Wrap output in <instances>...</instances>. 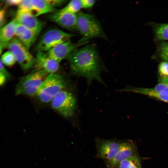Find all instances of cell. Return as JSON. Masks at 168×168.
Instances as JSON below:
<instances>
[{
    "label": "cell",
    "instance_id": "cell-1",
    "mask_svg": "<svg viewBox=\"0 0 168 168\" xmlns=\"http://www.w3.org/2000/svg\"><path fill=\"white\" fill-rule=\"evenodd\" d=\"M66 59L72 73L85 77L88 86L94 80L105 85L101 73L107 70L94 44H86L82 47L77 49Z\"/></svg>",
    "mask_w": 168,
    "mask_h": 168
},
{
    "label": "cell",
    "instance_id": "cell-2",
    "mask_svg": "<svg viewBox=\"0 0 168 168\" xmlns=\"http://www.w3.org/2000/svg\"><path fill=\"white\" fill-rule=\"evenodd\" d=\"M77 15L76 29L82 36L79 42H87L92 38L105 37L100 22L93 15L79 12Z\"/></svg>",
    "mask_w": 168,
    "mask_h": 168
},
{
    "label": "cell",
    "instance_id": "cell-3",
    "mask_svg": "<svg viewBox=\"0 0 168 168\" xmlns=\"http://www.w3.org/2000/svg\"><path fill=\"white\" fill-rule=\"evenodd\" d=\"M66 85V82L61 75L49 74L40 86L36 95L42 102H49Z\"/></svg>",
    "mask_w": 168,
    "mask_h": 168
},
{
    "label": "cell",
    "instance_id": "cell-4",
    "mask_svg": "<svg viewBox=\"0 0 168 168\" xmlns=\"http://www.w3.org/2000/svg\"><path fill=\"white\" fill-rule=\"evenodd\" d=\"M48 74L41 70L34 71L22 77L16 86V94L30 96L36 95L39 88Z\"/></svg>",
    "mask_w": 168,
    "mask_h": 168
},
{
    "label": "cell",
    "instance_id": "cell-5",
    "mask_svg": "<svg viewBox=\"0 0 168 168\" xmlns=\"http://www.w3.org/2000/svg\"><path fill=\"white\" fill-rule=\"evenodd\" d=\"M53 109L65 117L72 116L76 110L77 100L71 92L64 89L59 91L51 101Z\"/></svg>",
    "mask_w": 168,
    "mask_h": 168
},
{
    "label": "cell",
    "instance_id": "cell-6",
    "mask_svg": "<svg viewBox=\"0 0 168 168\" xmlns=\"http://www.w3.org/2000/svg\"><path fill=\"white\" fill-rule=\"evenodd\" d=\"M75 35L53 28L47 30L42 35L36 46L37 51H48L57 45L71 39Z\"/></svg>",
    "mask_w": 168,
    "mask_h": 168
},
{
    "label": "cell",
    "instance_id": "cell-7",
    "mask_svg": "<svg viewBox=\"0 0 168 168\" xmlns=\"http://www.w3.org/2000/svg\"><path fill=\"white\" fill-rule=\"evenodd\" d=\"M7 47L13 54L16 61L23 70H27L34 67L35 57L16 37L13 38Z\"/></svg>",
    "mask_w": 168,
    "mask_h": 168
},
{
    "label": "cell",
    "instance_id": "cell-8",
    "mask_svg": "<svg viewBox=\"0 0 168 168\" xmlns=\"http://www.w3.org/2000/svg\"><path fill=\"white\" fill-rule=\"evenodd\" d=\"M123 141L114 139L96 138V142L97 156L102 159L106 165L114 157Z\"/></svg>",
    "mask_w": 168,
    "mask_h": 168
},
{
    "label": "cell",
    "instance_id": "cell-9",
    "mask_svg": "<svg viewBox=\"0 0 168 168\" xmlns=\"http://www.w3.org/2000/svg\"><path fill=\"white\" fill-rule=\"evenodd\" d=\"M88 42L78 41L75 43L70 39L50 49L47 53L51 58L60 63L63 59H67L75 50Z\"/></svg>",
    "mask_w": 168,
    "mask_h": 168
},
{
    "label": "cell",
    "instance_id": "cell-10",
    "mask_svg": "<svg viewBox=\"0 0 168 168\" xmlns=\"http://www.w3.org/2000/svg\"><path fill=\"white\" fill-rule=\"evenodd\" d=\"M138 155L137 147L134 142L130 140L123 141L114 157L106 165V167L114 168L122 161Z\"/></svg>",
    "mask_w": 168,
    "mask_h": 168
},
{
    "label": "cell",
    "instance_id": "cell-11",
    "mask_svg": "<svg viewBox=\"0 0 168 168\" xmlns=\"http://www.w3.org/2000/svg\"><path fill=\"white\" fill-rule=\"evenodd\" d=\"M35 71H43L48 74L55 73L58 69L59 63L44 52L37 51L35 57Z\"/></svg>",
    "mask_w": 168,
    "mask_h": 168
},
{
    "label": "cell",
    "instance_id": "cell-12",
    "mask_svg": "<svg viewBox=\"0 0 168 168\" xmlns=\"http://www.w3.org/2000/svg\"><path fill=\"white\" fill-rule=\"evenodd\" d=\"M17 23L25 26L37 36L44 26V23L29 12L17 13L15 18Z\"/></svg>",
    "mask_w": 168,
    "mask_h": 168
},
{
    "label": "cell",
    "instance_id": "cell-13",
    "mask_svg": "<svg viewBox=\"0 0 168 168\" xmlns=\"http://www.w3.org/2000/svg\"><path fill=\"white\" fill-rule=\"evenodd\" d=\"M50 20L63 28L68 30L76 29L77 14L61 12L59 11L52 14Z\"/></svg>",
    "mask_w": 168,
    "mask_h": 168
},
{
    "label": "cell",
    "instance_id": "cell-14",
    "mask_svg": "<svg viewBox=\"0 0 168 168\" xmlns=\"http://www.w3.org/2000/svg\"><path fill=\"white\" fill-rule=\"evenodd\" d=\"M32 11L35 16L54 12L56 7L54 0H30Z\"/></svg>",
    "mask_w": 168,
    "mask_h": 168
},
{
    "label": "cell",
    "instance_id": "cell-15",
    "mask_svg": "<svg viewBox=\"0 0 168 168\" xmlns=\"http://www.w3.org/2000/svg\"><path fill=\"white\" fill-rule=\"evenodd\" d=\"M15 35L28 49L35 42L38 36L31 31L18 23Z\"/></svg>",
    "mask_w": 168,
    "mask_h": 168
},
{
    "label": "cell",
    "instance_id": "cell-16",
    "mask_svg": "<svg viewBox=\"0 0 168 168\" xmlns=\"http://www.w3.org/2000/svg\"><path fill=\"white\" fill-rule=\"evenodd\" d=\"M18 23L15 18L0 29V39L5 47L15 34L16 28Z\"/></svg>",
    "mask_w": 168,
    "mask_h": 168
},
{
    "label": "cell",
    "instance_id": "cell-17",
    "mask_svg": "<svg viewBox=\"0 0 168 168\" xmlns=\"http://www.w3.org/2000/svg\"><path fill=\"white\" fill-rule=\"evenodd\" d=\"M120 92H130L141 94L155 98L163 101L168 103V95H161L152 91L149 88L135 87L127 86L120 89Z\"/></svg>",
    "mask_w": 168,
    "mask_h": 168
},
{
    "label": "cell",
    "instance_id": "cell-18",
    "mask_svg": "<svg viewBox=\"0 0 168 168\" xmlns=\"http://www.w3.org/2000/svg\"><path fill=\"white\" fill-rule=\"evenodd\" d=\"M114 168H142L141 159L139 156L124 160Z\"/></svg>",
    "mask_w": 168,
    "mask_h": 168
},
{
    "label": "cell",
    "instance_id": "cell-19",
    "mask_svg": "<svg viewBox=\"0 0 168 168\" xmlns=\"http://www.w3.org/2000/svg\"><path fill=\"white\" fill-rule=\"evenodd\" d=\"M156 38L159 40H168V23L156 24L154 28Z\"/></svg>",
    "mask_w": 168,
    "mask_h": 168
},
{
    "label": "cell",
    "instance_id": "cell-20",
    "mask_svg": "<svg viewBox=\"0 0 168 168\" xmlns=\"http://www.w3.org/2000/svg\"><path fill=\"white\" fill-rule=\"evenodd\" d=\"M82 8L81 0H72L58 11L68 13L77 14Z\"/></svg>",
    "mask_w": 168,
    "mask_h": 168
},
{
    "label": "cell",
    "instance_id": "cell-21",
    "mask_svg": "<svg viewBox=\"0 0 168 168\" xmlns=\"http://www.w3.org/2000/svg\"><path fill=\"white\" fill-rule=\"evenodd\" d=\"M158 71L160 77V82H168V62L163 61L158 67Z\"/></svg>",
    "mask_w": 168,
    "mask_h": 168
},
{
    "label": "cell",
    "instance_id": "cell-22",
    "mask_svg": "<svg viewBox=\"0 0 168 168\" xmlns=\"http://www.w3.org/2000/svg\"><path fill=\"white\" fill-rule=\"evenodd\" d=\"M2 63L7 66L13 65L16 61L13 54L10 51H7L2 56Z\"/></svg>",
    "mask_w": 168,
    "mask_h": 168
},
{
    "label": "cell",
    "instance_id": "cell-23",
    "mask_svg": "<svg viewBox=\"0 0 168 168\" xmlns=\"http://www.w3.org/2000/svg\"><path fill=\"white\" fill-rule=\"evenodd\" d=\"M152 92L158 94L168 95V82H160L154 87L149 88Z\"/></svg>",
    "mask_w": 168,
    "mask_h": 168
},
{
    "label": "cell",
    "instance_id": "cell-24",
    "mask_svg": "<svg viewBox=\"0 0 168 168\" xmlns=\"http://www.w3.org/2000/svg\"><path fill=\"white\" fill-rule=\"evenodd\" d=\"M18 7L17 13H32V8L30 0H21Z\"/></svg>",
    "mask_w": 168,
    "mask_h": 168
},
{
    "label": "cell",
    "instance_id": "cell-25",
    "mask_svg": "<svg viewBox=\"0 0 168 168\" xmlns=\"http://www.w3.org/2000/svg\"><path fill=\"white\" fill-rule=\"evenodd\" d=\"M159 52L161 58L164 61L168 62V42H161L159 46Z\"/></svg>",
    "mask_w": 168,
    "mask_h": 168
},
{
    "label": "cell",
    "instance_id": "cell-26",
    "mask_svg": "<svg viewBox=\"0 0 168 168\" xmlns=\"http://www.w3.org/2000/svg\"><path fill=\"white\" fill-rule=\"evenodd\" d=\"M82 8L89 9L95 5L96 1L94 0H81Z\"/></svg>",
    "mask_w": 168,
    "mask_h": 168
},
{
    "label": "cell",
    "instance_id": "cell-27",
    "mask_svg": "<svg viewBox=\"0 0 168 168\" xmlns=\"http://www.w3.org/2000/svg\"><path fill=\"white\" fill-rule=\"evenodd\" d=\"M5 14L6 11L5 9L0 10V29L4 22Z\"/></svg>",
    "mask_w": 168,
    "mask_h": 168
},
{
    "label": "cell",
    "instance_id": "cell-28",
    "mask_svg": "<svg viewBox=\"0 0 168 168\" xmlns=\"http://www.w3.org/2000/svg\"><path fill=\"white\" fill-rule=\"evenodd\" d=\"M21 0H8L5 1V2L10 6H17L20 4Z\"/></svg>",
    "mask_w": 168,
    "mask_h": 168
},
{
    "label": "cell",
    "instance_id": "cell-29",
    "mask_svg": "<svg viewBox=\"0 0 168 168\" xmlns=\"http://www.w3.org/2000/svg\"><path fill=\"white\" fill-rule=\"evenodd\" d=\"M0 74H4L9 77V75L0 61Z\"/></svg>",
    "mask_w": 168,
    "mask_h": 168
},
{
    "label": "cell",
    "instance_id": "cell-30",
    "mask_svg": "<svg viewBox=\"0 0 168 168\" xmlns=\"http://www.w3.org/2000/svg\"><path fill=\"white\" fill-rule=\"evenodd\" d=\"M9 77L4 74H0V86L3 85L6 81L7 79Z\"/></svg>",
    "mask_w": 168,
    "mask_h": 168
},
{
    "label": "cell",
    "instance_id": "cell-31",
    "mask_svg": "<svg viewBox=\"0 0 168 168\" xmlns=\"http://www.w3.org/2000/svg\"><path fill=\"white\" fill-rule=\"evenodd\" d=\"M0 45L2 46L3 48L5 47L4 45H3L2 43V42L0 39Z\"/></svg>",
    "mask_w": 168,
    "mask_h": 168
},
{
    "label": "cell",
    "instance_id": "cell-32",
    "mask_svg": "<svg viewBox=\"0 0 168 168\" xmlns=\"http://www.w3.org/2000/svg\"><path fill=\"white\" fill-rule=\"evenodd\" d=\"M3 48V47L2 46L0 45V55L2 51V49Z\"/></svg>",
    "mask_w": 168,
    "mask_h": 168
}]
</instances>
